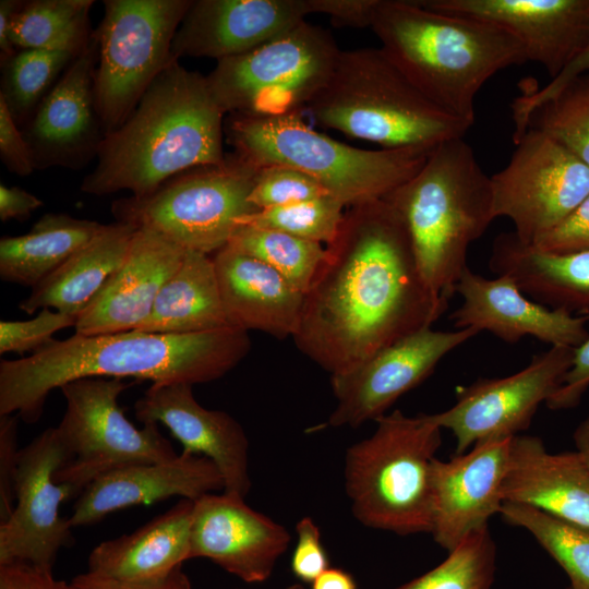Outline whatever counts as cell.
Wrapping results in <instances>:
<instances>
[{"label": "cell", "instance_id": "cell-1", "mask_svg": "<svg viewBox=\"0 0 589 589\" xmlns=\"http://www.w3.org/2000/svg\"><path fill=\"white\" fill-rule=\"evenodd\" d=\"M325 249L292 339L330 376L432 327L448 308L424 281L405 223L385 199L350 206Z\"/></svg>", "mask_w": 589, "mask_h": 589}, {"label": "cell", "instance_id": "cell-2", "mask_svg": "<svg viewBox=\"0 0 589 589\" xmlns=\"http://www.w3.org/2000/svg\"><path fill=\"white\" fill-rule=\"evenodd\" d=\"M248 332L233 327L158 334L136 329L53 339L41 350L0 362V414L36 422L48 395L82 377H132L152 384L216 381L249 353Z\"/></svg>", "mask_w": 589, "mask_h": 589}, {"label": "cell", "instance_id": "cell-3", "mask_svg": "<svg viewBox=\"0 0 589 589\" xmlns=\"http://www.w3.org/2000/svg\"><path fill=\"white\" fill-rule=\"evenodd\" d=\"M224 127L225 113L206 75L172 61L125 121L105 135L81 190L97 196L122 190L146 196L183 171L221 163Z\"/></svg>", "mask_w": 589, "mask_h": 589}, {"label": "cell", "instance_id": "cell-4", "mask_svg": "<svg viewBox=\"0 0 589 589\" xmlns=\"http://www.w3.org/2000/svg\"><path fill=\"white\" fill-rule=\"evenodd\" d=\"M371 28L412 84L445 112L474 122V99L494 74L527 62L524 48L491 22L380 0Z\"/></svg>", "mask_w": 589, "mask_h": 589}, {"label": "cell", "instance_id": "cell-5", "mask_svg": "<svg viewBox=\"0 0 589 589\" xmlns=\"http://www.w3.org/2000/svg\"><path fill=\"white\" fill-rule=\"evenodd\" d=\"M402 218L420 273L449 302L467 252L494 220L492 184L464 137L435 146L422 168L386 197Z\"/></svg>", "mask_w": 589, "mask_h": 589}, {"label": "cell", "instance_id": "cell-6", "mask_svg": "<svg viewBox=\"0 0 589 589\" xmlns=\"http://www.w3.org/2000/svg\"><path fill=\"white\" fill-rule=\"evenodd\" d=\"M306 109L318 124L386 149L433 148L472 127L429 100L381 47L341 50Z\"/></svg>", "mask_w": 589, "mask_h": 589}, {"label": "cell", "instance_id": "cell-7", "mask_svg": "<svg viewBox=\"0 0 589 589\" xmlns=\"http://www.w3.org/2000/svg\"><path fill=\"white\" fill-rule=\"evenodd\" d=\"M224 129L235 154L259 167L297 169L349 207L386 197L422 168L434 148L353 147L316 132L300 113H232Z\"/></svg>", "mask_w": 589, "mask_h": 589}, {"label": "cell", "instance_id": "cell-8", "mask_svg": "<svg viewBox=\"0 0 589 589\" xmlns=\"http://www.w3.org/2000/svg\"><path fill=\"white\" fill-rule=\"evenodd\" d=\"M373 434L346 453L345 490L363 526L400 536L431 533V471L442 429L400 410L375 420Z\"/></svg>", "mask_w": 589, "mask_h": 589}, {"label": "cell", "instance_id": "cell-9", "mask_svg": "<svg viewBox=\"0 0 589 589\" xmlns=\"http://www.w3.org/2000/svg\"><path fill=\"white\" fill-rule=\"evenodd\" d=\"M260 167L232 153L183 171L146 196L112 202L117 221L152 229L185 251L209 255L227 245L237 220L259 209L249 202Z\"/></svg>", "mask_w": 589, "mask_h": 589}, {"label": "cell", "instance_id": "cell-10", "mask_svg": "<svg viewBox=\"0 0 589 589\" xmlns=\"http://www.w3.org/2000/svg\"><path fill=\"white\" fill-rule=\"evenodd\" d=\"M340 52L330 33L303 21L248 52L217 61L206 79L225 115L300 113L328 82Z\"/></svg>", "mask_w": 589, "mask_h": 589}, {"label": "cell", "instance_id": "cell-11", "mask_svg": "<svg viewBox=\"0 0 589 589\" xmlns=\"http://www.w3.org/2000/svg\"><path fill=\"white\" fill-rule=\"evenodd\" d=\"M131 385L117 377H82L59 388L65 411L56 430L65 460L55 479L69 484L76 497L106 472L179 455L157 423L139 429L124 416L118 399Z\"/></svg>", "mask_w": 589, "mask_h": 589}, {"label": "cell", "instance_id": "cell-12", "mask_svg": "<svg viewBox=\"0 0 589 589\" xmlns=\"http://www.w3.org/2000/svg\"><path fill=\"white\" fill-rule=\"evenodd\" d=\"M192 0H106L94 32L96 110L105 135L118 129L172 61L175 34Z\"/></svg>", "mask_w": 589, "mask_h": 589}, {"label": "cell", "instance_id": "cell-13", "mask_svg": "<svg viewBox=\"0 0 589 589\" xmlns=\"http://www.w3.org/2000/svg\"><path fill=\"white\" fill-rule=\"evenodd\" d=\"M508 164L491 176L494 218L506 217L517 239L534 244L589 195V168L556 141L527 128Z\"/></svg>", "mask_w": 589, "mask_h": 589}, {"label": "cell", "instance_id": "cell-14", "mask_svg": "<svg viewBox=\"0 0 589 589\" xmlns=\"http://www.w3.org/2000/svg\"><path fill=\"white\" fill-rule=\"evenodd\" d=\"M573 352L570 347H550L514 374L479 378L461 387L456 402L431 419L454 435L455 455L478 443L512 438L528 429L540 405L561 385Z\"/></svg>", "mask_w": 589, "mask_h": 589}, {"label": "cell", "instance_id": "cell-15", "mask_svg": "<svg viewBox=\"0 0 589 589\" xmlns=\"http://www.w3.org/2000/svg\"><path fill=\"white\" fill-rule=\"evenodd\" d=\"M64 460L56 428L46 429L20 449L15 505L0 522V564L24 562L52 569L60 550L72 542V527L60 507L76 494L55 479Z\"/></svg>", "mask_w": 589, "mask_h": 589}, {"label": "cell", "instance_id": "cell-16", "mask_svg": "<svg viewBox=\"0 0 589 589\" xmlns=\"http://www.w3.org/2000/svg\"><path fill=\"white\" fill-rule=\"evenodd\" d=\"M479 333L426 327L381 349L357 368L330 376L336 406L330 428H358L375 421L404 394L423 382L438 362Z\"/></svg>", "mask_w": 589, "mask_h": 589}, {"label": "cell", "instance_id": "cell-17", "mask_svg": "<svg viewBox=\"0 0 589 589\" xmlns=\"http://www.w3.org/2000/svg\"><path fill=\"white\" fill-rule=\"evenodd\" d=\"M98 59L95 33L69 64L22 132L35 169L80 168L96 157L105 137L94 97Z\"/></svg>", "mask_w": 589, "mask_h": 589}, {"label": "cell", "instance_id": "cell-18", "mask_svg": "<svg viewBox=\"0 0 589 589\" xmlns=\"http://www.w3.org/2000/svg\"><path fill=\"white\" fill-rule=\"evenodd\" d=\"M192 386L152 384L135 401V417L143 424L165 425L182 444V453L212 460L221 474L223 493L244 498L251 490L247 434L229 413L199 404Z\"/></svg>", "mask_w": 589, "mask_h": 589}, {"label": "cell", "instance_id": "cell-19", "mask_svg": "<svg viewBox=\"0 0 589 589\" xmlns=\"http://www.w3.org/2000/svg\"><path fill=\"white\" fill-rule=\"evenodd\" d=\"M512 438L478 443L448 460H433L431 534L447 552L500 514Z\"/></svg>", "mask_w": 589, "mask_h": 589}, {"label": "cell", "instance_id": "cell-20", "mask_svg": "<svg viewBox=\"0 0 589 589\" xmlns=\"http://www.w3.org/2000/svg\"><path fill=\"white\" fill-rule=\"evenodd\" d=\"M290 543L288 530L225 493L194 501L190 558H207L245 582L272 575Z\"/></svg>", "mask_w": 589, "mask_h": 589}, {"label": "cell", "instance_id": "cell-21", "mask_svg": "<svg viewBox=\"0 0 589 589\" xmlns=\"http://www.w3.org/2000/svg\"><path fill=\"white\" fill-rule=\"evenodd\" d=\"M431 10L491 22L514 36L527 61L554 79L589 44V0H418Z\"/></svg>", "mask_w": 589, "mask_h": 589}, {"label": "cell", "instance_id": "cell-22", "mask_svg": "<svg viewBox=\"0 0 589 589\" xmlns=\"http://www.w3.org/2000/svg\"><path fill=\"white\" fill-rule=\"evenodd\" d=\"M455 293L461 304L452 314L456 329L489 332L506 342L534 337L551 347L576 348L588 336L589 315H575L543 305L526 296L513 278L472 272L460 276Z\"/></svg>", "mask_w": 589, "mask_h": 589}, {"label": "cell", "instance_id": "cell-23", "mask_svg": "<svg viewBox=\"0 0 589 589\" xmlns=\"http://www.w3.org/2000/svg\"><path fill=\"white\" fill-rule=\"evenodd\" d=\"M306 0H192L171 44V58L217 61L248 52L299 25Z\"/></svg>", "mask_w": 589, "mask_h": 589}, {"label": "cell", "instance_id": "cell-24", "mask_svg": "<svg viewBox=\"0 0 589 589\" xmlns=\"http://www.w3.org/2000/svg\"><path fill=\"white\" fill-rule=\"evenodd\" d=\"M185 250L163 235L136 228L124 262L81 312L75 334L95 336L135 329L149 314Z\"/></svg>", "mask_w": 589, "mask_h": 589}, {"label": "cell", "instance_id": "cell-25", "mask_svg": "<svg viewBox=\"0 0 589 589\" xmlns=\"http://www.w3.org/2000/svg\"><path fill=\"white\" fill-rule=\"evenodd\" d=\"M220 489L224 481L212 460L181 453L170 461L136 464L99 476L77 496L68 519L72 528L88 526L123 508L173 496L196 501Z\"/></svg>", "mask_w": 589, "mask_h": 589}, {"label": "cell", "instance_id": "cell-26", "mask_svg": "<svg viewBox=\"0 0 589 589\" xmlns=\"http://www.w3.org/2000/svg\"><path fill=\"white\" fill-rule=\"evenodd\" d=\"M502 496L589 528V467L577 450L550 453L538 436H514Z\"/></svg>", "mask_w": 589, "mask_h": 589}, {"label": "cell", "instance_id": "cell-27", "mask_svg": "<svg viewBox=\"0 0 589 589\" xmlns=\"http://www.w3.org/2000/svg\"><path fill=\"white\" fill-rule=\"evenodd\" d=\"M224 312L233 328L293 337L304 293L264 262L225 245L213 256Z\"/></svg>", "mask_w": 589, "mask_h": 589}, {"label": "cell", "instance_id": "cell-28", "mask_svg": "<svg viewBox=\"0 0 589 589\" xmlns=\"http://www.w3.org/2000/svg\"><path fill=\"white\" fill-rule=\"evenodd\" d=\"M194 501L181 498L170 509L131 533L106 540L88 556V572L134 582L169 577L190 560Z\"/></svg>", "mask_w": 589, "mask_h": 589}, {"label": "cell", "instance_id": "cell-29", "mask_svg": "<svg viewBox=\"0 0 589 589\" xmlns=\"http://www.w3.org/2000/svg\"><path fill=\"white\" fill-rule=\"evenodd\" d=\"M489 266L543 305L589 315V251L545 252L503 232L494 239Z\"/></svg>", "mask_w": 589, "mask_h": 589}, {"label": "cell", "instance_id": "cell-30", "mask_svg": "<svg viewBox=\"0 0 589 589\" xmlns=\"http://www.w3.org/2000/svg\"><path fill=\"white\" fill-rule=\"evenodd\" d=\"M136 227L105 225L89 242L32 288L19 308L27 314L41 309L79 317L125 260Z\"/></svg>", "mask_w": 589, "mask_h": 589}, {"label": "cell", "instance_id": "cell-31", "mask_svg": "<svg viewBox=\"0 0 589 589\" xmlns=\"http://www.w3.org/2000/svg\"><path fill=\"white\" fill-rule=\"evenodd\" d=\"M228 325L213 257L187 251L159 290L148 316L135 328L145 333L194 334Z\"/></svg>", "mask_w": 589, "mask_h": 589}, {"label": "cell", "instance_id": "cell-32", "mask_svg": "<svg viewBox=\"0 0 589 589\" xmlns=\"http://www.w3.org/2000/svg\"><path fill=\"white\" fill-rule=\"evenodd\" d=\"M105 227L95 220L48 213L22 236L0 240V277L35 287Z\"/></svg>", "mask_w": 589, "mask_h": 589}, {"label": "cell", "instance_id": "cell-33", "mask_svg": "<svg viewBox=\"0 0 589 589\" xmlns=\"http://www.w3.org/2000/svg\"><path fill=\"white\" fill-rule=\"evenodd\" d=\"M93 0L24 1L10 31L19 49L63 51L77 57L92 38L89 10Z\"/></svg>", "mask_w": 589, "mask_h": 589}, {"label": "cell", "instance_id": "cell-34", "mask_svg": "<svg viewBox=\"0 0 589 589\" xmlns=\"http://www.w3.org/2000/svg\"><path fill=\"white\" fill-rule=\"evenodd\" d=\"M500 515L524 528L564 569L570 589H589V528L553 517L530 506L504 502Z\"/></svg>", "mask_w": 589, "mask_h": 589}, {"label": "cell", "instance_id": "cell-35", "mask_svg": "<svg viewBox=\"0 0 589 589\" xmlns=\"http://www.w3.org/2000/svg\"><path fill=\"white\" fill-rule=\"evenodd\" d=\"M227 245L257 259L305 293L324 260L323 244L275 229L239 225Z\"/></svg>", "mask_w": 589, "mask_h": 589}, {"label": "cell", "instance_id": "cell-36", "mask_svg": "<svg viewBox=\"0 0 589 589\" xmlns=\"http://www.w3.org/2000/svg\"><path fill=\"white\" fill-rule=\"evenodd\" d=\"M63 51L19 49L2 67V98L17 125H26L39 104L75 59Z\"/></svg>", "mask_w": 589, "mask_h": 589}, {"label": "cell", "instance_id": "cell-37", "mask_svg": "<svg viewBox=\"0 0 589 589\" xmlns=\"http://www.w3.org/2000/svg\"><path fill=\"white\" fill-rule=\"evenodd\" d=\"M496 546L489 527L465 538L433 569L396 589H491Z\"/></svg>", "mask_w": 589, "mask_h": 589}, {"label": "cell", "instance_id": "cell-38", "mask_svg": "<svg viewBox=\"0 0 589 589\" xmlns=\"http://www.w3.org/2000/svg\"><path fill=\"white\" fill-rule=\"evenodd\" d=\"M527 128L546 134L589 168V74L577 77L538 107Z\"/></svg>", "mask_w": 589, "mask_h": 589}, {"label": "cell", "instance_id": "cell-39", "mask_svg": "<svg viewBox=\"0 0 589 589\" xmlns=\"http://www.w3.org/2000/svg\"><path fill=\"white\" fill-rule=\"evenodd\" d=\"M339 200L326 195L284 206L260 209L237 220L239 225L269 228L301 239L329 244L338 233L345 213Z\"/></svg>", "mask_w": 589, "mask_h": 589}, {"label": "cell", "instance_id": "cell-40", "mask_svg": "<svg viewBox=\"0 0 589 589\" xmlns=\"http://www.w3.org/2000/svg\"><path fill=\"white\" fill-rule=\"evenodd\" d=\"M329 193L308 175L284 165L260 167L249 202L259 211L308 201Z\"/></svg>", "mask_w": 589, "mask_h": 589}, {"label": "cell", "instance_id": "cell-41", "mask_svg": "<svg viewBox=\"0 0 589 589\" xmlns=\"http://www.w3.org/2000/svg\"><path fill=\"white\" fill-rule=\"evenodd\" d=\"M77 317L50 309H41L36 317L27 321L0 322V353H35L53 340L52 335L74 327Z\"/></svg>", "mask_w": 589, "mask_h": 589}, {"label": "cell", "instance_id": "cell-42", "mask_svg": "<svg viewBox=\"0 0 589 589\" xmlns=\"http://www.w3.org/2000/svg\"><path fill=\"white\" fill-rule=\"evenodd\" d=\"M589 72V44L567 64L550 83L540 89L521 94L512 103L513 120L515 123L514 137L520 136L527 129L531 113L540 106L556 97L574 80Z\"/></svg>", "mask_w": 589, "mask_h": 589}, {"label": "cell", "instance_id": "cell-43", "mask_svg": "<svg viewBox=\"0 0 589 589\" xmlns=\"http://www.w3.org/2000/svg\"><path fill=\"white\" fill-rule=\"evenodd\" d=\"M297 544L291 557V570L303 582H313L329 568V560L322 542L318 526L311 517H303L296 526Z\"/></svg>", "mask_w": 589, "mask_h": 589}, {"label": "cell", "instance_id": "cell-44", "mask_svg": "<svg viewBox=\"0 0 589 589\" xmlns=\"http://www.w3.org/2000/svg\"><path fill=\"white\" fill-rule=\"evenodd\" d=\"M17 414H0V522L5 521L15 505L17 471Z\"/></svg>", "mask_w": 589, "mask_h": 589}, {"label": "cell", "instance_id": "cell-45", "mask_svg": "<svg viewBox=\"0 0 589 589\" xmlns=\"http://www.w3.org/2000/svg\"><path fill=\"white\" fill-rule=\"evenodd\" d=\"M532 247L554 253L589 251V195L563 223Z\"/></svg>", "mask_w": 589, "mask_h": 589}, {"label": "cell", "instance_id": "cell-46", "mask_svg": "<svg viewBox=\"0 0 589 589\" xmlns=\"http://www.w3.org/2000/svg\"><path fill=\"white\" fill-rule=\"evenodd\" d=\"M0 157L10 172L28 176L35 170L33 157L22 129L0 98Z\"/></svg>", "mask_w": 589, "mask_h": 589}, {"label": "cell", "instance_id": "cell-47", "mask_svg": "<svg viewBox=\"0 0 589 589\" xmlns=\"http://www.w3.org/2000/svg\"><path fill=\"white\" fill-rule=\"evenodd\" d=\"M589 387V336L574 348L572 364L565 373L561 385L546 400L552 410L576 407Z\"/></svg>", "mask_w": 589, "mask_h": 589}, {"label": "cell", "instance_id": "cell-48", "mask_svg": "<svg viewBox=\"0 0 589 589\" xmlns=\"http://www.w3.org/2000/svg\"><path fill=\"white\" fill-rule=\"evenodd\" d=\"M380 0H306L310 14L327 15L338 27H371Z\"/></svg>", "mask_w": 589, "mask_h": 589}, {"label": "cell", "instance_id": "cell-49", "mask_svg": "<svg viewBox=\"0 0 589 589\" xmlns=\"http://www.w3.org/2000/svg\"><path fill=\"white\" fill-rule=\"evenodd\" d=\"M0 589H72L56 579L52 569L24 562L0 564Z\"/></svg>", "mask_w": 589, "mask_h": 589}, {"label": "cell", "instance_id": "cell-50", "mask_svg": "<svg viewBox=\"0 0 589 589\" xmlns=\"http://www.w3.org/2000/svg\"><path fill=\"white\" fill-rule=\"evenodd\" d=\"M70 584L72 589H192L191 581L181 567L158 581H124L87 570L75 576Z\"/></svg>", "mask_w": 589, "mask_h": 589}, {"label": "cell", "instance_id": "cell-51", "mask_svg": "<svg viewBox=\"0 0 589 589\" xmlns=\"http://www.w3.org/2000/svg\"><path fill=\"white\" fill-rule=\"evenodd\" d=\"M43 204L40 199L24 189L0 184V219L2 221L25 220Z\"/></svg>", "mask_w": 589, "mask_h": 589}, {"label": "cell", "instance_id": "cell-52", "mask_svg": "<svg viewBox=\"0 0 589 589\" xmlns=\"http://www.w3.org/2000/svg\"><path fill=\"white\" fill-rule=\"evenodd\" d=\"M24 1L1 0L0 1V59L1 65L15 55L17 49L10 38L12 20Z\"/></svg>", "mask_w": 589, "mask_h": 589}, {"label": "cell", "instance_id": "cell-53", "mask_svg": "<svg viewBox=\"0 0 589 589\" xmlns=\"http://www.w3.org/2000/svg\"><path fill=\"white\" fill-rule=\"evenodd\" d=\"M312 589H357V584L348 572L329 567L312 582Z\"/></svg>", "mask_w": 589, "mask_h": 589}, {"label": "cell", "instance_id": "cell-54", "mask_svg": "<svg viewBox=\"0 0 589 589\" xmlns=\"http://www.w3.org/2000/svg\"><path fill=\"white\" fill-rule=\"evenodd\" d=\"M574 442L576 450L589 467V414L576 428Z\"/></svg>", "mask_w": 589, "mask_h": 589}, {"label": "cell", "instance_id": "cell-55", "mask_svg": "<svg viewBox=\"0 0 589 589\" xmlns=\"http://www.w3.org/2000/svg\"><path fill=\"white\" fill-rule=\"evenodd\" d=\"M286 589H304L301 585H291L289 587H287Z\"/></svg>", "mask_w": 589, "mask_h": 589}]
</instances>
